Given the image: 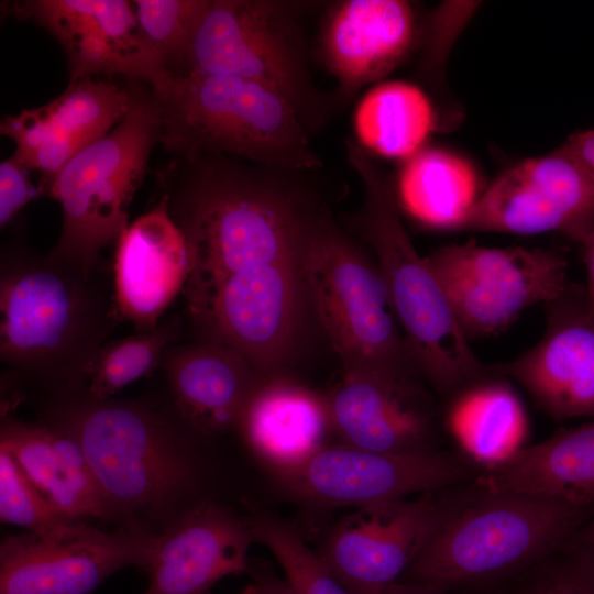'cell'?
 I'll list each match as a JSON object with an SVG mask.
<instances>
[{
  "label": "cell",
  "mask_w": 594,
  "mask_h": 594,
  "mask_svg": "<svg viewBox=\"0 0 594 594\" xmlns=\"http://www.w3.org/2000/svg\"><path fill=\"white\" fill-rule=\"evenodd\" d=\"M168 210L188 245L183 295L198 342L229 346L267 376L295 341L315 216L263 169L238 163L193 175Z\"/></svg>",
  "instance_id": "6da1fadb"
},
{
  "label": "cell",
  "mask_w": 594,
  "mask_h": 594,
  "mask_svg": "<svg viewBox=\"0 0 594 594\" xmlns=\"http://www.w3.org/2000/svg\"><path fill=\"white\" fill-rule=\"evenodd\" d=\"M593 514L594 506L495 491L477 479L429 493L402 580L449 593L494 588L568 542Z\"/></svg>",
  "instance_id": "7a4b0ae2"
},
{
  "label": "cell",
  "mask_w": 594,
  "mask_h": 594,
  "mask_svg": "<svg viewBox=\"0 0 594 594\" xmlns=\"http://www.w3.org/2000/svg\"><path fill=\"white\" fill-rule=\"evenodd\" d=\"M105 268L88 272L32 250L19 235L0 258V359L62 399L84 394L99 349L120 322Z\"/></svg>",
  "instance_id": "3957f363"
},
{
  "label": "cell",
  "mask_w": 594,
  "mask_h": 594,
  "mask_svg": "<svg viewBox=\"0 0 594 594\" xmlns=\"http://www.w3.org/2000/svg\"><path fill=\"white\" fill-rule=\"evenodd\" d=\"M59 402L52 420L80 444L111 517L160 519L194 490L199 468L180 415L142 400Z\"/></svg>",
  "instance_id": "277c9868"
},
{
  "label": "cell",
  "mask_w": 594,
  "mask_h": 594,
  "mask_svg": "<svg viewBox=\"0 0 594 594\" xmlns=\"http://www.w3.org/2000/svg\"><path fill=\"white\" fill-rule=\"evenodd\" d=\"M345 153L364 188L355 224L375 252L413 361L442 406L465 386L490 374L492 365L474 354L438 279L416 251L384 174L358 142L346 140Z\"/></svg>",
  "instance_id": "5b68a950"
},
{
  "label": "cell",
  "mask_w": 594,
  "mask_h": 594,
  "mask_svg": "<svg viewBox=\"0 0 594 594\" xmlns=\"http://www.w3.org/2000/svg\"><path fill=\"white\" fill-rule=\"evenodd\" d=\"M170 155H226L283 172L322 165L295 107L262 82L227 75H173L153 88Z\"/></svg>",
  "instance_id": "8992f818"
},
{
  "label": "cell",
  "mask_w": 594,
  "mask_h": 594,
  "mask_svg": "<svg viewBox=\"0 0 594 594\" xmlns=\"http://www.w3.org/2000/svg\"><path fill=\"white\" fill-rule=\"evenodd\" d=\"M124 118L73 157L54 177L46 197L63 210L61 235L47 254L88 272L103 268L101 252L129 226V207L161 141L158 107L151 85L131 80Z\"/></svg>",
  "instance_id": "52a82bcc"
},
{
  "label": "cell",
  "mask_w": 594,
  "mask_h": 594,
  "mask_svg": "<svg viewBox=\"0 0 594 594\" xmlns=\"http://www.w3.org/2000/svg\"><path fill=\"white\" fill-rule=\"evenodd\" d=\"M302 283L343 370L421 377L377 264L328 218L315 217L311 223L302 256Z\"/></svg>",
  "instance_id": "ba28073f"
},
{
  "label": "cell",
  "mask_w": 594,
  "mask_h": 594,
  "mask_svg": "<svg viewBox=\"0 0 594 594\" xmlns=\"http://www.w3.org/2000/svg\"><path fill=\"white\" fill-rule=\"evenodd\" d=\"M306 3L282 0H210L178 74L237 76L277 90L309 132L329 118V101L315 85L300 26Z\"/></svg>",
  "instance_id": "9c48e42d"
},
{
  "label": "cell",
  "mask_w": 594,
  "mask_h": 594,
  "mask_svg": "<svg viewBox=\"0 0 594 594\" xmlns=\"http://www.w3.org/2000/svg\"><path fill=\"white\" fill-rule=\"evenodd\" d=\"M469 341L508 329L527 308L547 305L571 282L562 253L541 248H488L474 240L425 256Z\"/></svg>",
  "instance_id": "30bf717a"
},
{
  "label": "cell",
  "mask_w": 594,
  "mask_h": 594,
  "mask_svg": "<svg viewBox=\"0 0 594 594\" xmlns=\"http://www.w3.org/2000/svg\"><path fill=\"white\" fill-rule=\"evenodd\" d=\"M483 468L458 450L388 453L329 444L276 474L295 496L321 506L365 507L429 494L477 479Z\"/></svg>",
  "instance_id": "8fae6325"
},
{
  "label": "cell",
  "mask_w": 594,
  "mask_h": 594,
  "mask_svg": "<svg viewBox=\"0 0 594 594\" xmlns=\"http://www.w3.org/2000/svg\"><path fill=\"white\" fill-rule=\"evenodd\" d=\"M459 231L559 232L584 244L594 232V175L561 146L499 174Z\"/></svg>",
  "instance_id": "7c38bea8"
},
{
  "label": "cell",
  "mask_w": 594,
  "mask_h": 594,
  "mask_svg": "<svg viewBox=\"0 0 594 594\" xmlns=\"http://www.w3.org/2000/svg\"><path fill=\"white\" fill-rule=\"evenodd\" d=\"M161 536L135 526L111 532L87 526L65 539L8 536L0 546V594H88L124 568L148 569Z\"/></svg>",
  "instance_id": "4fadbf2b"
},
{
  "label": "cell",
  "mask_w": 594,
  "mask_h": 594,
  "mask_svg": "<svg viewBox=\"0 0 594 594\" xmlns=\"http://www.w3.org/2000/svg\"><path fill=\"white\" fill-rule=\"evenodd\" d=\"M8 13L51 33L67 59L70 80L123 75L158 88L172 74L146 42L132 1L23 0Z\"/></svg>",
  "instance_id": "5bb4252c"
},
{
  "label": "cell",
  "mask_w": 594,
  "mask_h": 594,
  "mask_svg": "<svg viewBox=\"0 0 594 594\" xmlns=\"http://www.w3.org/2000/svg\"><path fill=\"white\" fill-rule=\"evenodd\" d=\"M417 375L343 370L327 398L333 431L344 444L377 452L442 449V406Z\"/></svg>",
  "instance_id": "9a60e30c"
},
{
  "label": "cell",
  "mask_w": 594,
  "mask_h": 594,
  "mask_svg": "<svg viewBox=\"0 0 594 594\" xmlns=\"http://www.w3.org/2000/svg\"><path fill=\"white\" fill-rule=\"evenodd\" d=\"M542 338L495 370L521 386L557 421L594 418V315L584 286L570 284L546 305Z\"/></svg>",
  "instance_id": "2e32d148"
},
{
  "label": "cell",
  "mask_w": 594,
  "mask_h": 594,
  "mask_svg": "<svg viewBox=\"0 0 594 594\" xmlns=\"http://www.w3.org/2000/svg\"><path fill=\"white\" fill-rule=\"evenodd\" d=\"M130 89L92 78L70 80L48 103L1 120L0 132L16 147L14 156L40 173L42 196L57 173L78 153L108 134L125 116Z\"/></svg>",
  "instance_id": "e0dca14e"
},
{
  "label": "cell",
  "mask_w": 594,
  "mask_h": 594,
  "mask_svg": "<svg viewBox=\"0 0 594 594\" xmlns=\"http://www.w3.org/2000/svg\"><path fill=\"white\" fill-rule=\"evenodd\" d=\"M189 268L186 238L161 194L116 244L112 286L120 322L132 323L138 332L155 329L183 293Z\"/></svg>",
  "instance_id": "ac0fdd59"
},
{
  "label": "cell",
  "mask_w": 594,
  "mask_h": 594,
  "mask_svg": "<svg viewBox=\"0 0 594 594\" xmlns=\"http://www.w3.org/2000/svg\"><path fill=\"white\" fill-rule=\"evenodd\" d=\"M426 513L427 494L359 507L331 530L318 554L348 594H377L404 576Z\"/></svg>",
  "instance_id": "d6986e66"
},
{
  "label": "cell",
  "mask_w": 594,
  "mask_h": 594,
  "mask_svg": "<svg viewBox=\"0 0 594 594\" xmlns=\"http://www.w3.org/2000/svg\"><path fill=\"white\" fill-rule=\"evenodd\" d=\"M416 37L413 6L404 0H344L326 13L319 55L348 99L380 80L408 55Z\"/></svg>",
  "instance_id": "ffe728a7"
},
{
  "label": "cell",
  "mask_w": 594,
  "mask_h": 594,
  "mask_svg": "<svg viewBox=\"0 0 594 594\" xmlns=\"http://www.w3.org/2000/svg\"><path fill=\"white\" fill-rule=\"evenodd\" d=\"M252 541L249 521L213 504L189 508L162 532L142 594H206L246 570Z\"/></svg>",
  "instance_id": "44dd1931"
},
{
  "label": "cell",
  "mask_w": 594,
  "mask_h": 594,
  "mask_svg": "<svg viewBox=\"0 0 594 594\" xmlns=\"http://www.w3.org/2000/svg\"><path fill=\"white\" fill-rule=\"evenodd\" d=\"M161 366L176 411L205 436L238 428L249 398L265 377L240 352L210 342L174 343Z\"/></svg>",
  "instance_id": "7402d4cb"
},
{
  "label": "cell",
  "mask_w": 594,
  "mask_h": 594,
  "mask_svg": "<svg viewBox=\"0 0 594 594\" xmlns=\"http://www.w3.org/2000/svg\"><path fill=\"white\" fill-rule=\"evenodd\" d=\"M238 428L252 452L275 474L294 470L329 446L327 398L287 381L263 377Z\"/></svg>",
  "instance_id": "603a6c76"
},
{
  "label": "cell",
  "mask_w": 594,
  "mask_h": 594,
  "mask_svg": "<svg viewBox=\"0 0 594 594\" xmlns=\"http://www.w3.org/2000/svg\"><path fill=\"white\" fill-rule=\"evenodd\" d=\"M0 448L65 515L111 517L102 492L78 441L61 425L4 417Z\"/></svg>",
  "instance_id": "cb8c5ba5"
},
{
  "label": "cell",
  "mask_w": 594,
  "mask_h": 594,
  "mask_svg": "<svg viewBox=\"0 0 594 594\" xmlns=\"http://www.w3.org/2000/svg\"><path fill=\"white\" fill-rule=\"evenodd\" d=\"M477 481L495 491L594 506V419L522 447L483 469Z\"/></svg>",
  "instance_id": "d4e9b609"
},
{
  "label": "cell",
  "mask_w": 594,
  "mask_h": 594,
  "mask_svg": "<svg viewBox=\"0 0 594 594\" xmlns=\"http://www.w3.org/2000/svg\"><path fill=\"white\" fill-rule=\"evenodd\" d=\"M442 420L454 448L483 469L525 447L529 431L528 416L513 382L494 365L490 374L442 405Z\"/></svg>",
  "instance_id": "484cf974"
},
{
  "label": "cell",
  "mask_w": 594,
  "mask_h": 594,
  "mask_svg": "<svg viewBox=\"0 0 594 594\" xmlns=\"http://www.w3.org/2000/svg\"><path fill=\"white\" fill-rule=\"evenodd\" d=\"M394 195L398 208L421 226L459 231L481 194L470 162L450 151L429 147L405 160Z\"/></svg>",
  "instance_id": "4316f807"
},
{
  "label": "cell",
  "mask_w": 594,
  "mask_h": 594,
  "mask_svg": "<svg viewBox=\"0 0 594 594\" xmlns=\"http://www.w3.org/2000/svg\"><path fill=\"white\" fill-rule=\"evenodd\" d=\"M354 127L364 150L407 160L421 150L435 128V114L417 86L389 81L364 96L355 111Z\"/></svg>",
  "instance_id": "83f0119b"
},
{
  "label": "cell",
  "mask_w": 594,
  "mask_h": 594,
  "mask_svg": "<svg viewBox=\"0 0 594 594\" xmlns=\"http://www.w3.org/2000/svg\"><path fill=\"white\" fill-rule=\"evenodd\" d=\"M182 324L178 316L169 315L151 331L108 340L88 367L81 396L107 400L129 384L152 374L161 366L166 349L177 341Z\"/></svg>",
  "instance_id": "f1b7e54d"
},
{
  "label": "cell",
  "mask_w": 594,
  "mask_h": 594,
  "mask_svg": "<svg viewBox=\"0 0 594 594\" xmlns=\"http://www.w3.org/2000/svg\"><path fill=\"white\" fill-rule=\"evenodd\" d=\"M0 518L45 539L77 536L87 526L65 515L26 476L15 459L0 448Z\"/></svg>",
  "instance_id": "f546056e"
},
{
  "label": "cell",
  "mask_w": 594,
  "mask_h": 594,
  "mask_svg": "<svg viewBox=\"0 0 594 594\" xmlns=\"http://www.w3.org/2000/svg\"><path fill=\"white\" fill-rule=\"evenodd\" d=\"M253 540L276 558L294 594H348L318 552L284 521L268 515L249 520Z\"/></svg>",
  "instance_id": "4dcf8cb0"
},
{
  "label": "cell",
  "mask_w": 594,
  "mask_h": 594,
  "mask_svg": "<svg viewBox=\"0 0 594 594\" xmlns=\"http://www.w3.org/2000/svg\"><path fill=\"white\" fill-rule=\"evenodd\" d=\"M210 0H134L139 26L169 73L182 72Z\"/></svg>",
  "instance_id": "1f68e13d"
},
{
  "label": "cell",
  "mask_w": 594,
  "mask_h": 594,
  "mask_svg": "<svg viewBox=\"0 0 594 594\" xmlns=\"http://www.w3.org/2000/svg\"><path fill=\"white\" fill-rule=\"evenodd\" d=\"M487 591L496 594H594V557L569 540Z\"/></svg>",
  "instance_id": "d6a6232c"
},
{
  "label": "cell",
  "mask_w": 594,
  "mask_h": 594,
  "mask_svg": "<svg viewBox=\"0 0 594 594\" xmlns=\"http://www.w3.org/2000/svg\"><path fill=\"white\" fill-rule=\"evenodd\" d=\"M31 169L14 155L0 164V228L8 227L34 198L42 196Z\"/></svg>",
  "instance_id": "836d02e7"
},
{
  "label": "cell",
  "mask_w": 594,
  "mask_h": 594,
  "mask_svg": "<svg viewBox=\"0 0 594 594\" xmlns=\"http://www.w3.org/2000/svg\"><path fill=\"white\" fill-rule=\"evenodd\" d=\"M561 147L594 175V129L571 135Z\"/></svg>",
  "instance_id": "e575fe53"
},
{
  "label": "cell",
  "mask_w": 594,
  "mask_h": 594,
  "mask_svg": "<svg viewBox=\"0 0 594 594\" xmlns=\"http://www.w3.org/2000/svg\"><path fill=\"white\" fill-rule=\"evenodd\" d=\"M242 594H294L286 581L270 572H258Z\"/></svg>",
  "instance_id": "d590c367"
},
{
  "label": "cell",
  "mask_w": 594,
  "mask_h": 594,
  "mask_svg": "<svg viewBox=\"0 0 594 594\" xmlns=\"http://www.w3.org/2000/svg\"><path fill=\"white\" fill-rule=\"evenodd\" d=\"M377 594H452L443 590L414 581L399 580L394 582Z\"/></svg>",
  "instance_id": "8d00e7d4"
},
{
  "label": "cell",
  "mask_w": 594,
  "mask_h": 594,
  "mask_svg": "<svg viewBox=\"0 0 594 594\" xmlns=\"http://www.w3.org/2000/svg\"><path fill=\"white\" fill-rule=\"evenodd\" d=\"M584 265L586 273V284L584 286L586 294L587 308L594 315V232L583 244Z\"/></svg>",
  "instance_id": "74e56055"
},
{
  "label": "cell",
  "mask_w": 594,
  "mask_h": 594,
  "mask_svg": "<svg viewBox=\"0 0 594 594\" xmlns=\"http://www.w3.org/2000/svg\"><path fill=\"white\" fill-rule=\"evenodd\" d=\"M570 541L594 557V514L580 527Z\"/></svg>",
  "instance_id": "f35d334b"
},
{
  "label": "cell",
  "mask_w": 594,
  "mask_h": 594,
  "mask_svg": "<svg viewBox=\"0 0 594 594\" xmlns=\"http://www.w3.org/2000/svg\"><path fill=\"white\" fill-rule=\"evenodd\" d=\"M452 594H487L486 591H479V590H468V591H458V592H451Z\"/></svg>",
  "instance_id": "ab89813d"
},
{
  "label": "cell",
  "mask_w": 594,
  "mask_h": 594,
  "mask_svg": "<svg viewBox=\"0 0 594 594\" xmlns=\"http://www.w3.org/2000/svg\"><path fill=\"white\" fill-rule=\"evenodd\" d=\"M486 593H487V594H496V593H494V592H492V591H486Z\"/></svg>",
  "instance_id": "60d3db41"
}]
</instances>
